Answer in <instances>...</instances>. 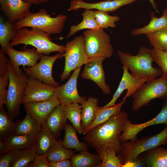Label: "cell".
<instances>
[{
	"instance_id": "cell-44",
	"label": "cell",
	"mask_w": 167,
	"mask_h": 167,
	"mask_svg": "<svg viewBox=\"0 0 167 167\" xmlns=\"http://www.w3.org/2000/svg\"><path fill=\"white\" fill-rule=\"evenodd\" d=\"M50 167H72L70 159L50 162Z\"/></svg>"
},
{
	"instance_id": "cell-18",
	"label": "cell",
	"mask_w": 167,
	"mask_h": 167,
	"mask_svg": "<svg viewBox=\"0 0 167 167\" xmlns=\"http://www.w3.org/2000/svg\"><path fill=\"white\" fill-rule=\"evenodd\" d=\"M0 4L6 19L13 23L23 19L30 13L32 5L23 0H0Z\"/></svg>"
},
{
	"instance_id": "cell-10",
	"label": "cell",
	"mask_w": 167,
	"mask_h": 167,
	"mask_svg": "<svg viewBox=\"0 0 167 167\" xmlns=\"http://www.w3.org/2000/svg\"><path fill=\"white\" fill-rule=\"evenodd\" d=\"M62 54L59 53L51 56L42 54L38 63L32 66H23L24 72L28 77L56 87L59 84L54 80L52 70L54 62L57 59L63 57Z\"/></svg>"
},
{
	"instance_id": "cell-8",
	"label": "cell",
	"mask_w": 167,
	"mask_h": 167,
	"mask_svg": "<svg viewBox=\"0 0 167 167\" xmlns=\"http://www.w3.org/2000/svg\"><path fill=\"white\" fill-rule=\"evenodd\" d=\"M85 52L89 58L101 57H111L113 49L109 35L100 28L96 29H87L83 32Z\"/></svg>"
},
{
	"instance_id": "cell-36",
	"label": "cell",
	"mask_w": 167,
	"mask_h": 167,
	"mask_svg": "<svg viewBox=\"0 0 167 167\" xmlns=\"http://www.w3.org/2000/svg\"><path fill=\"white\" fill-rule=\"evenodd\" d=\"M66 117L79 134L83 133L81 123L82 107L78 103L65 105Z\"/></svg>"
},
{
	"instance_id": "cell-33",
	"label": "cell",
	"mask_w": 167,
	"mask_h": 167,
	"mask_svg": "<svg viewBox=\"0 0 167 167\" xmlns=\"http://www.w3.org/2000/svg\"><path fill=\"white\" fill-rule=\"evenodd\" d=\"M81 15L83 17L82 21L77 25L70 26V30L66 38L71 36L80 30L84 29L94 30L100 28L94 17L93 11L85 9Z\"/></svg>"
},
{
	"instance_id": "cell-43",
	"label": "cell",
	"mask_w": 167,
	"mask_h": 167,
	"mask_svg": "<svg viewBox=\"0 0 167 167\" xmlns=\"http://www.w3.org/2000/svg\"><path fill=\"white\" fill-rule=\"evenodd\" d=\"M124 167H145L146 166L142 156L139 154L132 162L126 164Z\"/></svg>"
},
{
	"instance_id": "cell-42",
	"label": "cell",
	"mask_w": 167,
	"mask_h": 167,
	"mask_svg": "<svg viewBox=\"0 0 167 167\" xmlns=\"http://www.w3.org/2000/svg\"><path fill=\"white\" fill-rule=\"evenodd\" d=\"M31 167H50V162L45 156H36Z\"/></svg>"
},
{
	"instance_id": "cell-19",
	"label": "cell",
	"mask_w": 167,
	"mask_h": 167,
	"mask_svg": "<svg viewBox=\"0 0 167 167\" xmlns=\"http://www.w3.org/2000/svg\"><path fill=\"white\" fill-rule=\"evenodd\" d=\"M138 0H107L95 3H88L82 0H72L70 2L69 11L79 9L97 10L107 13L115 11L119 8L130 4Z\"/></svg>"
},
{
	"instance_id": "cell-28",
	"label": "cell",
	"mask_w": 167,
	"mask_h": 167,
	"mask_svg": "<svg viewBox=\"0 0 167 167\" xmlns=\"http://www.w3.org/2000/svg\"><path fill=\"white\" fill-rule=\"evenodd\" d=\"M41 128V126L39 125L29 114L26 113L23 120H18L15 123V134L36 136Z\"/></svg>"
},
{
	"instance_id": "cell-40",
	"label": "cell",
	"mask_w": 167,
	"mask_h": 167,
	"mask_svg": "<svg viewBox=\"0 0 167 167\" xmlns=\"http://www.w3.org/2000/svg\"><path fill=\"white\" fill-rule=\"evenodd\" d=\"M152 54L153 62L161 68L162 71L167 74V52L153 48Z\"/></svg>"
},
{
	"instance_id": "cell-27",
	"label": "cell",
	"mask_w": 167,
	"mask_h": 167,
	"mask_svg": "<svg viewBox=\"0 0 167 167\" xmlns=\"http://www.w3.org/2000/svg\"><path fill=\"white\" fill-rule=\"evenodd\" d=\"M64 130L65 135L62 141L64 147L80 152L88 149V144L84 142H80L77 137V131L71 124H67Z\"/></svg>"
},
{
	"instance_id": "cell-23",
	"label": "cell",
	"mask_w": 167,
	"mask_h": 167,
	"mask_svg": "<svg viewBox=\"0 0 167 167\" xmlns=\"http://www.w3.org/2000/svg\"><path fill=\"white\" fill-rule=\"evenodd\" d=\"M146 167H167V148L160 146L140 154Z\"/></svg>"
},
{
	"instance_id": "cell-29",
	"label": "cell",
	"mask_w": 167,
	"mask_h": 167,
	"mask_svg": "<svg viewBox=\"0 0 167 167\" xmlns=\"http://www.w3.org/2000/svg\"><path fill=\"white\" fill-rule=\"evenodd\" d=\"M70 160L72 167H98L101 161L98 154H94L87 150L73 155Z\"/></svg>"
},
{
	"instance_id": "cell-20",
	"label": "cell",
	"mask_w": 167,
	"mask_h": 167,
	"mask_svg": "<svg viewBox=\"0 0 167 167\" xmlns=\"http://www.w3.org/2000/svg\"><path fill=\"white\" fill-rule=\"evenodd\" d=\"M65 107V105L60 104L52 111L45 121L47 127L56 139L67 124Z\"/></svg>"
},
{
	"instance_id": "cell-41",
	"label": "cell",
	"mask_w": 167,
	"mask_h": 167,
	"mask_svg": "<svg viewBox=\"0 0 167 167\" xmlns=\"http://www.w3.org/2000/svg\"><path fill=\"white\" fill-rule=\"evenodd\" d=\"M14 157L13 152H10L0 156V167H10Z\"/></svg>"
},
{
	"instance_id": "cell-34",
	"label": "cell",
	"mask_w": 167,
	"mask_h": 167,
	"mask_svg": "<svg viewBox=\"0 0 167 167\" xmlns=\"http://www.w3.org/2000/svg\"><path fill=\"white\" fill-rule=\"evenodd\" d=\"M101 160L98 167H122L117 152L109 147L96 149Z\"/></svg>"
},
{
	"instance_id": "cell-5",
	"label": "cell",
	"mask_w": 167,
	"mask_h": 167,
	"mask_svg": "<svg viewBox=\"0 0 167 167\" xmlns=\"http://www.w3.org/2000/svg\"><path fill=\"white\" fill-rule=\"evenodd\" d=\"M66 15L60 14L52 17L47 10L40 9L36 13L30 12L23 19L15 23L17 30L24 27L37 29L50 35L60 33L67 19Z\"/></svg>"
},
{
	"instance_id": "cell-16",
	"label": "cell",
	"mask_w": 167,
	"mask_h": 167,
	"mask_svg": "<svg viewBox=\"0 0 167 167\" xmlns=\"http://www.w3.org/2000/svg\"><path fill=\"white\" fill-rule=\"evenodd\" d=\"M26 113L29 114L40 126H42L49 114L60 104L55 94L43 101L23 104Z\"/></svg>"
},
{
	"instance_id": "cell-9",
	"label": "cell",
	"mask_w": 167,
	"mask_h": 167,
	"mask_svg": "<svg viewBox=\"0 0 167 167\" xmlns=\"http://www.w3.org/2000/svg\"><path fill=\"white\" fill-rule=\"evenodd\" d=\"M65 46L66 51L62 54L65 60L64 67L60 77L62 81L67 79L72 71L81 67L89 58L85 50L83 36L80 35L75 37L67 42Z\"/></svg>"
},
{
	"instance_id": "cell-3",
	"label": "cell",
	"mask_w": 167,
	"mask_h": 167,
	"mask_svg": "<svg viewBox=\"0 0 167 167\" xmlns=\"http://www.w3.org/2000/svg\"><path fill=\"white\" fill-rule=\"evenodd\" d=\"M51 35L34 28L29 29L27 27L17 30L16 34L9 45L13 47L19 44L29 45L35 48L40 54L49 55L53 52L63 54L66 47L53 42Z\"/></svg>"
},
{
	"instance_id": "cell-46",
	"label": "cell",
	"mask_w": 167,
	"mask_h": 167,
	"mask_svg": "<svg viewBox=\"0 0 167 167\" xmlns=\"http://www.w3.org/2000/svg\"><path fill=\"white\" fill-rule=\"evenodd\" d=\"M151 4L153 8L156 10V12H158L157 10V6L155 3L154 0H148Z\"/></svg>"
},
{
	"instance_id": "cell-26",
	"label": "cell",
	"mask_w": 167,
	"mask_h": 167,
	"mask_svg": "<svg viewBox=\"0 0 167 167\" xmlns=\"http://www.w3.org/2000/svg\"><path fill=\"white\" fill-rule=\"evenodd\" d=\"M5 53L0 49V107L5 104L9 84L8 66L10 62Z\"/></svg>"
},
{
	"instance_id": "cell-1",
	"label": "cell",
	"mask_w": 167,
	"mask_h": 167,
	"mask_svg": "<svg viewBox=\"0 0 167 167\" xmlns=\"http://www.w3.org/2000/svg\"><path fill=\"white\" fill-rule=\"evenodd\" d=\"M128 118L127 113L121 109L105 123L88 132L83 139L92 148L109 147L118 154L122 143L121 132Z\"/></svg>"
},
{
	"instance_id": "cell-45",
	"label": "cell",
	"mask_w": 167,
	"mask_h": 167,
	"mask_svg": "<svg viewBox=\"0 0 167 167\" xmlns=\"http://www.w3.org/2000/svg\"><path fill=\"white\" fill-rule=\"evenodd\" d=\"M26 3L35 5H38L48 2L49 0H23Z\"/></svg>"
},
{
	"instance_id": "cell-14",
	"label": "cell",
	"mask_w": 167,
	"mask_h": 167,
	"mask_svg": "<svg viewBox=\"0 0 167 167\" xmlns=\"http://www.w3.org/2000/svg\"><path fill=\"white\" fill-rule=\"evenodd\" d=\"M167 125V101H164L160 112L151 120L140 124L132 123L128 119L125 122L124 129L121 134L122 143L130 140L137 139V135L145 128L158 124Z\"/></svg>"
},
{
	"instance_id": "cell-35",
	"label": "cell",
	"mask_w": 167,
	"mask_h": 167,
	"mask_svg": "<svg viewBox=\"0 0 167 167\" xmlns=\"http://www.w3.org/2000/svg\"><path fill=\"white\" fill-rule=\"evenodd\" d=\"M17 29L15 23L6 19L4 20L1 16L0 19V45L1 49L4 52L9 45L16 33Z\"/></svg>"
},
{
	"instance_id": "cell-21",
	"label": "cell",
	"mask_w": 167,
	"mask_h": 167,
	"mask_svg": "<svg viewBox=\"0 0 167 167\" xmlns=\"http://www.w3.org/2000/svg\"><path fill=\"white\" fill-rule=\"evenodd\" d=\"M35 136L14 134L3 141H0V156L7 152L32 147Z\"/></svg>"
},
{
	"instance_id": "cell-47",
	"label": "cell",
	"mask_w": 167,
	"mask_h": 167,
	"mask_svg": "<svg viewBox=\"0 0 167 167\" xmlns=\"http://www.w3.org/2000/svg\"><path fill=\"white\" fill-rule=\"evenodd\" d=\"M166 52H167V50L166 51Z\"/></svg>"
},
{
	"instance_id": "cell-25",
	"label": "cell",
	"mask_w": 167,
	"mask_h": 167,
	"mask_svg": "<svg viewBox=\"0 0 167 167\" xmlns=\"http://www.w3.org/2000/svg\"><path fill=\"white\" fill-rule=\"evenodd\" d=\"M151 20L149 23L143 27L132 30L130 33L133 36L155 32L167 28V8L163 11L162 16L159 18L155 16L153 12L150 13Z\"/></svg>"
},
{
	"instance_id": "cell-13",
	"label": "cell",
	"mask_w": 167,
	"mask_h": 167,
	"mask_svg": "<svg viewBox=\"0 0 167 167\" xmlns=\"http://www.w3.org/2000/svg\"><path fill=\"white\" fill-rule=\"evenodd\" d=\"M106 58L101 57L89 58L85 66L81 77L86 79H90L95 82L106 95L110 94L111 89L106 81L102 63Z\"/></svg>"
},
{
	"instance_id": "cell-12",
	"label": "cell",
	"mask_w": 167,
	"mask_h": 167,
	"mask_svg": "<svg viewBox=\"0 0 167 167\" xmlns=\"http://www.w3.org/2000/svg\"><path fill=\"white\" fill-rule=\"evenodd\" d=\"M4 52L8 56L13 69L18 75L23 73L19 68L20 66H32L40 60L42 54L39 53L35 47L25 48L23 50L19 51L9 45L6 48Z\"/></svg>"
},
{
	"instance_id": "cell-7",
	"label": "cell",
	"mask_w": 167,
	"mask_h": 167,
	"mask_svg": "<svg viewBox=\"0 0 167 167\" xmlns=\"http://www.w3.org/2000/svg\"><path fill=\"white\" fill-rule=\"evenodd\" d=\"M9 84L5 105L7 113L13 120L20 113V106L25 94L28 76L24 72L17 75L10 62L8 66Z\"/></svg>"
},
{
	"instance_id": "cell-39",
	"label": "cell",
	"mask_w": 167,
	"mask_h": 167,
	"mask_svg": "<svg viewBox=\"0 0 167 167\" xmlns=\"http://www.w3.org/2000/svg\"><path fill=\"white\" fill-rule=\"evenodd\" d=\"M93 14L99 27L103 29L115 27L116 26L115 22L120 19L118 15H111L107 12L98 10L93 11Z\"/></svg>"
},
{
	"instance_id": "cell-6",
	"label": "cell",
	"mask_w": 167,
	"mask_h": 167,
	"mask_svg": "<svg viewBox=\"0 0 167 167\" xmlns=\"http://www.w3.org/2000/svg\"><path fill=\"white\" fill-rule=\"evenodd\" d=\"M162 73L161 77L147 81L133 93L132 110L137 111L142 106H147L156 99L167 101V74L163 71Z\"/></svg>"
},
{
	"instance_id": "cell-37",
	"label": "cell",
	"mask_w": 167,
	"mask_h": 167,
	"mask_svg": "<svg viewBox=\"0 0 167 167\" xmlns=\"http://www.w3.org/2000/svg\"><path fill=\"white\" fill-rule=\"evenodd\" d=\"M15 123L10 117L3 106L0 107V141H3L15 134Z\"/></svg>"
},
{
	"instance_id": "cell-15",
	"label": "cell",
	"mask_w": 167,
	"mask_h": 167,
	"mask_svg": "<svg viewBox=\"0 0 167 167\" xmlns=\"http://www.w3.org/2000/svg\"><path fill=\"white\" fill-rule=\"evenodd\" d=\"M55 89V87L53 86L40 80L28 77L22 103L39 102L48 100L54 94Z\"/></svg>"
},
{
	"instance_id": "cell-17",
	"label": "cell",
	"mask_w": 167,
	"mask_h": 167,
	"mask_svg": "<svg viewBox=\"0 0 167 167\" xmlns=\"http://www.w3.org/2000/svg\"><path fill=\"white\" fill-rule=\"evenodd\" d=\"M122 68L123 74L119 86L112 99L104 106V107H108L115 104L123 92L127 89L126 93L122 100L125 102L127 98L132 96L141 86L146 82L145 80L138 79L133 76L129 73L128 68L126 66L123 65Z\"/></svg>"
},
{
	"instance_id": "cell-4",
	"label": "cell",
	"mask_w": 167,
	"mask_h": 167,
	"mask_svg": "<svg viewBox=\"0 0 167 167\" xmlns=\"http://www.w3.org/2000/svg\"><path fill=\"white\" fill-rule=\"evenodd\" d=\"M167 144V125L157 134L143 137L135 141L122 143L118 154L122 167L132 162L139 154L154 147Z\"/></svg>"
},
{
	"instance_id": "cell-31",
	"label": "cell",
	"mask_w": 167,
	"mask_h": 167,
	"mask_svg": "<svg viewBox=\"0 0 167 167\" xmlns=\"http://www.w3.org/2000/svg\"><path fill=\"white\" fill-rule=\"evenodd\" d=\"M13 152L14 159L10 167H31L36 156L33 146Z\"/></svg>"
},
{
	"instance_id": "cell-2",
	"label": "cell",
	"mask_w": 167,
	"mask_h": 167,
	"mask_svg": "<svg viewBox=\"0 0 167 167\" xmlns=\"http://www.w3.org/2000/svg\"><path fill=\"white\" fill-rule=\"evenodd\" d=\"M121 62L131 71V74L136 78L144 79L146 82L156 78L162 72L160 68L153 67L152 49L141 46L138 54L132 55L130 53L117 51Z\"/></svg>"
},
{
	"instance_id": "cell-30",
	"label": "cell",
	"mask_w": 167,
	"mask_h": 167,
	"mask_svg": "<svg viewBox=\"0 0 167 167\" xmlns=\"http://www.w3.org/2000/svg\"><path fill=\"white\" fill-rule=\"evenodd\" d=\"M62 139L57 140L49 149L46 156L50 162H56L70 159L77 152L72 149H68L64 147Z\"/></svg>"
},
{
	"instance_id": "cell-11",
	"label": "cell",
	"mask_w": 167,
	"mask_h": 167,
	"mask_svg": "<svg viewBox=\"0 0 167 167\" xmlns=\"http://www.w3.org/2000/svg\"><path fill=\"white\" fill-rule=\"evenodd\" d=\"M81 66L74 71L71 76L64 84L55 87L54 94L60 104L65 105L73 103L82 104L86 100V96H80L77 89V82Z\"/></svg>"
},
{
	"instance_id": "cell-32",
	"label": "cell",
	"mask_w": 167,
	"mask_h": 167,
	"mask_svg": "<svg viewBox=\"0 0 167 167\" xmlns=\"http://www.w3.org/2000/svg\"><path fill=\"white\" fill-rule=\"evenodd\" d=\"M98 100L95 97L89 96L81 104V123L83 131L87 127L94 119Z\"/></svg>"
},
{
	"instance_id": "cell-24",
	"label": "cell",
	"mask_w": 167,
	"mask_h": 167,
	"mask_svg": "<svg viewBox=\"0 0 167 167\" xmlns=\"http://www.w3.org/2000/svg\"><path fill=\"white\" fill-rule=\"evenodd\" d=\"M125 102L122 101L118 104L107 107L98 106L95 118L91 124L83 131L84 135L107 121L113 115L121 109Z\"/></svg>"
},
{
	"instance_id": "cell-38",
	"label": "cell",
	"mask_w": 167,
	"mask_h": 167,
	"mask_svg": "<svg viewBox=\"0 0 167 167\" xmlns=\"http://www.w3.org/2000/svg\"><path fill=\"white\" fill-rule=\"evenodd\" d=\"M145 35L154 48L166 51L167 50V28Z\"/></svg>"
},
{
	"instance_id": "cell-22",
	"label": "cell",
	"mask_w": 167,
	"mask_h": 167,
	"mask_svg": "<svg viewBox=\"0 0 167 167\" xmlns=\"http://www.w3.org/2000/svg\"><path fill=\"white\" fill-rule=\"evenodd\" d=\"M57 141L47 127L45 122L41 126V128L35 136L33 145L37 155L45 156Z\"/></svg>"
}]
</instances>
